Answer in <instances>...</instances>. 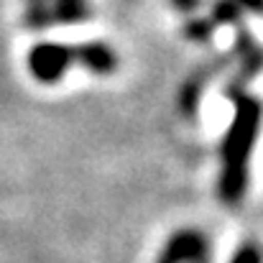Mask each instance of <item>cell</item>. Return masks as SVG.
<instances>
[{
	"mask_svg": "<svg viewBox=\"0 0 263 263\" xmlns=\"http://www.w3.org/2000/svg\"><path fill=\"white\" fill-rule=\"evenodd\" d=\"M92 15L89 0H23V26L33 31L77 26Z\"/></svg>",
	"mask_w": 263,
	"mask_h": 263,
	"instance_id": "3",
	"label": "cell"
},
{
	"mask_svg": "<svg viewBox=\"0 0 263 263\" xmlns=\"http://www.w3.org/2000/svg\"><path fill=\"white\" fill-rule=\"evenodd\" d=\"M230 263H263V251L256 243H246V246H240L235 251Z\"/></svg>",
	"mask_w": 263,
	"mask_h": 263,
	"instance_id": "6",
	"label": "cell"
},
{
	"mask_svg": "<svg viewBox=\"0 0 263 263\" xmlns=\"http://www.w3.org/2000/svg\"><path fill=\"white\" fill-rule=\"evenodd\" d=\"M154 263H210V240L199 230H179L166 240Z\"/></svg>",
	"mask_w": 263,
	"mask_h": 263,
	"instance_id": "4",
	"label": "cell"
},
{
	"mask_svg": "<svg viewBox=\"0 0 263 263\" xmlns=\"http://www.w3.org/2000/svg\"><path fill=\"white\" fill-rule=\"evenodd\" d=\"M172 8L181 10V13H194L202 8V0H172Z\"/></svg>",
	"mask_w": 263,
	"mask_h": 263,
	"instance_id": "7",
	"label": "cell"
},
{
	"mask_svg": "<svg viewBox=\"0 0 263 263\" xmlns=\"http://www.w3.org/2000/svg\"><path fill=\"white\" fill-rule=\"evenodd\" d=\"M215 31H217V28L212 26V21H210L207 15H204V18H189V21H186V26H184L186 39H189V41H199V44L210 41Z\"/></svg>",
	"mask_w": 263,
	"mask_h": 263,
	"instance_id": "5",
	"label": "cell"
},
{
	"mask_svg": "<svg viewBox=\"0 0 263 263\" xmlns=\"http://www.w3.org/2000/svg\"><path fill=\"white\" fill-rule=\"evenodd\" d=\"M235 5H240L243 10H251V13H261L263 15V0H233Z\"/></svg>",
	"mask_w": 263,
	"mask_h": 263,
	"instance_id": "8",
	"label": "cell"
},
{
	"mask_svg": "<svg viewBox=\"0 0 263 263\" xmlns=\"http://www.w3.org/2000/svg\"><path fill=\"white\" fill-rule=\"evenodd\" d=\"M26 67L36 82L59 85L72 67H82L92 74H112L118 69V54L105 41H85L77 46L44 41L26 54Z\"/></svg>",
	"mask_w": 263,
	"mask_h": 263,
	"instance_id": "2",
	"label": "cell"
},
{
	"mask_svg": "<svg viewBox=\"0 0 263 263\" xmlns=\"http://www.w3.org/2000/svg\"><path fill=\"white\" fill-rule=\"evenodd\" d=\"M228 97L233 100V120L222 136L220 146V181L217 194L225 204L235 207L243 202L248 192V172H251V156L256 148V138L261 133L263 105L256 95H251L243 85H230Z\"/></svg>",
	"mask_w": 263,
	"mask_h": 263,
	"instance_id": "1",
	"label": "cell"
}]
</instances>
